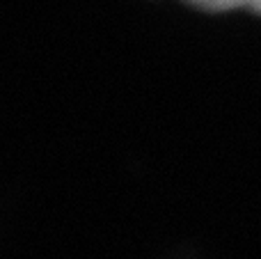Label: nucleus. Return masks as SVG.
<instances>
[{"instance_id": "f257e3e1", "label": "nucleus", "mask_w": 261, "mask_h": 259, "mask_svg": "<svg viewBox=\"0 0 261 259\" xmlns=\"http://www.w3.org/2000/svg\"><path fill=\"white\" fill-rule=\"evenodd\" d=\"M190 5L202 9H211V12H225V9H252L261 14V0H188Z\"/></svg>"}]
</instances>
